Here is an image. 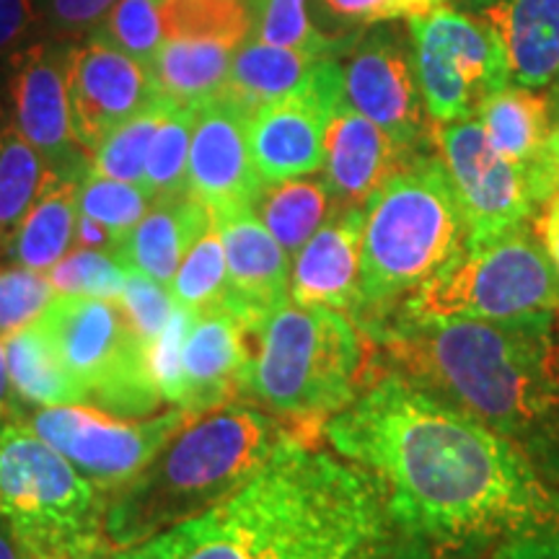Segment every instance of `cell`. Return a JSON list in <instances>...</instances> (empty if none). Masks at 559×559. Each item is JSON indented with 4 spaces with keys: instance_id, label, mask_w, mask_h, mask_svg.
<instances>
[{
    "instance_id": "obj_1",
    "label": "cell",
    "mask_w": 559,
    "mask_h": 559,
    "mask_svg": "<svg viewBox=\"0 0 559 559\" xmlns=\"http://www.w3.org/2000/svg\"><path fill=\"white\" fill-rule=\"evenodd\" d=\"M321 432L379 479L391 523L430 547L489 549L559 528V487L526 451L396 370L370 381Z\"/></svg>"
},
{
    "instance_id": "obj_2",
    "label": "cell",
    "mask_w": 559,
    "mask_h": 559,
    "mask_svg": "<svg viewBox=\"0 0 559 559\" xmlns=\"http://www.w3.org/2000/svg\"><path fill=\"white\" fill-rule=\"evenodd\" d=\"M396 373L513 440L559 487V340L555 313L432 319L370 332Z\"/></svg>"
},
{
    "instance_id": "obj_3",
    "label": "cell",
    "mask_w": 559,
    "mask_h": 559,
    "mask_svg": "<svg viewBox=\"0 0 559 559\" xmlns=\"http://www.w3.org/2000/svg\"><path fill=\"white\" fill-rule=\"evenodd\" d=\"M190 523L181 559H366L391 534L373 474L293 436L230 498Z\"/></svg>"
},
{
    "instance_id": "obj_4",
    "label": "cell",
    "mask_w": 559,
    "mask_h": 559,
    "mask_svg": "<svg viewBox=\"0 0 559 559\" xmlns=\"http://www.w3.org/2000/svg\"><path fill=\"white\" fill-rule=\"evenodd\" d=\"M293 436L319 432L239 402L192 415L138 477L104 498V534L115 547H130L205 513Z\"/></svg>"
},
{
    "instance_id": "obj_5",
    "label": "cell",
    "mask_w": 559,
    "mask_h": 559,
    "mask_svg": "<svg viewBox=\"0 0 559 559\" xmlns=\"http://www.w3.org/2000/svg\"><path fill=\"white\" fill-rule=\"evenodd\" d=\"M368 373L362 330L345 311L288 300L249 332L241 396L319 432L358 400Z\"/></svg>"
},
{
    "instance_id": "obj_6",
    "label": "cell",
    "mask_w": 559,
    "mask_h": 559,
    "mask_svg": "<svg viewBox=\"0 0 559 559\" xmlns=\"http://www.w3.org/2000/svg\"><path fill=\"white\" fill-rule=\"evenodd\" d=\"M464 239V218L443 158L412 153L366 202L355 324L362 332L381 324L404 293L417 290L459 254Z\"/></svg>"
},
{
    "instance_id": "obj_7",
    "label": "cell",
    "mask_w": 559,
    "mask_h": 559,
    "mask_svg": "<svg viewBox=\"0 0 559 559\" xmlns=\"http://www.w3.org/2000/svg\"><path fill=\"white\" fill-rule=\"evenodd\" d=\"M557 311L559 270L523 223L498 239L464 243L412 290L396 319H521Z\"/></svg>"
},
{
    "instance_id": "obj_8",
    "label": "cell",
    "mask_w": 559,
    "mask_h": 559,
    "mask_svg": "<svg viewBox=\"0 0 559 559\" xmlns=\"http://www.w3.org/2000/svg\"><path fill=\"white\" fill-rule=\"evenodd\" d=\"M37 321L88 404L120 417H148L164 404L151 379L148 345L117 300L60 296Z\"/></svg>"
},
{
    "instance_id": "obj_9",
    "label": "cell",
    "mask_w": 559,
    "mask_h": 559,
    "mask_svg": "<svg viewBox=\"0 0 559 559\" xmlns=\"http://www.w3.org/2000/svg\"><path fill=\"white\" fill-rule=\"evenodd\" d=\"M0 515L16 539L79 549L104 534V495L19 419L0 423Z\"/></svg>"
},
{
    "instance_id": "obj_10",
    "label": "cell",
    "mask_w": 559,
    "mask_h": 559,
    "mask_svg": "<svg viewBox=\"0 0 559 559\" xmlns=\"http://www.w3.org/2000/svg\"><path fill=\"white\" fill-rule=\"evenodd\" d=\"M412 58L432 122L472 120L492 91L513 83L500 34L472 13L440 9L409 19Z\"/></svg>"
},
{
    "instance_id": "obj_11",
    "label": "cell",
    "mask_w": 559,
    "mask_h": 559,
    "mask_svg": "<svg viewBox=\"0 0 559 559\" xmlns=\"http://www.w3.org/2000/svg\"><path fill=\"white\" fill-rule=\"evenodd\" d=\"M190 417L192 412L181 407L153 417H120L94 404H58L39 407L24 423L107 498L138 477Z\"/></svg>"
},
{
    "instance_id": "obj_12",
    "label": "cell",
    "mask_w": 559,
    "mask_h": 559,
    "mask_svg": "<svg viewBox=\"0 0 559 559\" xmlns=\"http://www.w3.org/2000/svg\"><path fill=\"white\" fill-rule=\"evenodd\" d=\"M73 41L41 37L5 60L11 122L39 153L47 171L81 185L91 156L73 135L68 107V66Z\"/></svg>"
},
{
    "instance_id": "obj_13",
    "label": "cell",
    "mask_w": 559,
    "mask_h": 559,
    "mask_svg": "<svg viewBox=\"0 0 559 559\" xmlns=\"http://www.w3.org/2000/svg\"><path fill=\"white\" fill-rule=\"evenodd\" d=\"M464 218V243H481L523 226L534 210L526 169L489 145L479 120L438 124L432 132Z\"/></svg>"
},
{
    "instance_id": "obj_14",
    "label": "cell",
    "mask_w": 559,
    "mask_h": 559,
    "mask_svg": "<svg viewBox=\"0 0 559 559\" xmlns=\"http://www.w3.org/2000/svg\"><path fill=\"white\" fill-rule=\"evenodd\" d=\"M342 102V66L337 55H326L304 88L249 117L251 158L264 185L309 177L324 166L326 124Z\"/></svg>"
},
{
    "instance_id": "obj_15",
    "label": "cell",
    "mask_w": 559,
    "mask_h": 559,
    "mask_svg": "<svg viewBox=\"0 0 559 559\" xmlns=\"http://www.w3.org/2000/svg\"><path fill=\"white\" fill-rule=\"evenodd\" d=\"M151 70L107 41L73 45L68 66V107L73 135L88 156L124 120L156 99Z\"/></svg>"
},
{
    "instance_id": "obj_16",
    "label": "cell",
    "mask_w": 559,
    "mask_h": 559,
    "mask_svg": "<svg viewBox=\"0 0 559 559\" xmlns=\"http://www.w3.org/2000/svg\"><path fill=\"white\" fill-rule=\"evenodd\" d=\"M342 79L349 107L386 130L402 148L423 151L432 135L425 120L415 58H409L394 34L381 29L353 45Z\"/></svg>"
},
{
    "instance_id": "obj_17",
    "label": "cell",
    "mask_w": 559,
    "mask_h": 559,
    "mask_svg": "<svg viewBox=\"0 0 559 559\" xmlns=\"http://www.w3.org/2000/svg\"><path fill=\"white\" fill-rule=\"evenodd\" d=\"M249 117L223 91L194 111L187 192L207 210L254 207L260 200L264 181L251 158Z\"/></svg>"
},
{
    "instance_id": "obj_18",
    "label": "cell",
    "mask_w": 559,
    "mask_h": 559,
    "mask_svg": "<svg viewBox=\"0 0 559 559\" xmlns=\"http://www.w3.org/2000/svg\"><path fill=\"white\" fill-rule=\"evenodd\" d=\"M226 251L228 288L223 306L254 330L290 300V262L254 207L210 210Z\"/></svg>"
},
{
    "instance_id": "obj_19",
    "label": "cell",
    "mask_w": 559,
    "mask_h": 559,
    "mask_svg": "<svg viewBox=\"0 0 559 559\" xmlns=\"http://www.w3.org/2000/svg\"><path fill=\"white\" fill-rule=\"evenodd\" d=\"M366 207H334L290 270V300L355 313L360 304V257Z\"/></svg>"
},
{
    "instance_id": "obj_20",
    "label": "cell",
    "mask_w": 559,
    "mask_h": 559,
    "mask_svg": "<svg viewBox=\"0 0 559 559\" xmlns=\"http://www.w3.org/2000/svg\"><path fill=\"white\" fill-rule=\"evenodd\" d=\"M412 153L386 130L353 109L347 99L334 109L324 135V181L337 207H366L383 181L402 169Z\"/></svg>"
},
{
    "instance_id": "obj_21",
    "label": "cell",
    "mask_w": 559,
    "mask_h": 559,
    "mask_svg": "<svg viewBox=\"0 0 559 559\" xmlns=\"http://www.w3.org/2000/svg\"><path fill=\"white\" fill-rule=\"evenodd\" d=\"M249 366V332L226 306L200 311L185 342L181 409L202 415L241 396Z\"/></svg>"
},
{
    "instance_id": "obj_22",
    "label": "cell",
    "mask_w": 559,
    "mask_h": 559,
    "mask_svg": "<svg viewBox=\"0 0 559 559\" xmlns=\"http://www.w3.org/2000/svg\"><path fill=\"white\" fill-rule=\"evenodd\" d=\"M508 50L515 86L551 88L559 75V0H464Z\"/></svg>"
},
{
    "instance_id": "obj_23",
    "label": "cell",
    "mask_w": 559,
    "mask_h": 559,
    "mask_svg": "<svg viewBox=\"0 0 559 559\" xmlns=\"http://www.w3.org/2000/svg\"><path fill=\"white\" fill-rule=\"evenodd\" d=\"M210 210L194 194L181 192L156 198L135 228L111 249L128 272H143L160 285H169L192 243L210 228Z\"/></svg>"
},
{
    "instance_id": "obj_24",
    "label": "cell",
    "mask_w": 559,
    "mask_h": 559,
    "mask_svg": "<svg viewBox=\"0 0 559 559\" xmlns=\"http://www.w3.org/2000/svg\"><path fill=\"white\" fill-rule=\"evenodd\" d=\"M321 58L326 55L247 39L234 52L223 94H228L249 115H254L264 104L285 99L304 88Z\"/></svg>"
},
{
    "instance_id": "obj_25",
    "label": "cell",
    "mask_w": 559,
    "mask_h": 559,
    "mask_svg": "<svg viewBox=\"0 0 559 559\" xmlns=\"http://www.w3.org/2000/svg\"><path fill=\"white\" fill-rule=\"evenodd\" d=\"M236 50L213 39H164L148 62L153 86L174 104L200 107L226 88Z\"/></svg>"
},
{
    "instance_id": "obj_26",
    "label": "cell",
    "mask_w": 559,
    "mask_h": 559,
    "mask_svg": "<svg viewBox=\"0 0 559 559\" xmlns=\"http://www.w3.org/2000/svg\"><path fill=\"white\" fill-rule=\"evenodd\" d=\"M477 115L489 145L510 164H519L523 169L534 164L555 130L549 96L536 94L534 88L513 86V83L487 94Z\"/></svg>"
},
{
    "instance_id": "obj_27",
    "label": "cell",
    "mask_w": 559,
    "mask_h": 559,
    "mask_svg": "<svg viewBox=\"0 0 559 559\" xmlns=\"http://www.w3.org/2000/svg\"><path fill=\"white\" fill-rule=\"evenodd\" d=\"M5 362L11 386L24 404L58 407V404H88L66 362L55 349L50 334L37 319L21 330L5 334Z\"/></svg>"
},
{
    "instance_id": "obj_28",
    "label": "cell",
    "mask_w": 559,
    "mask_h": 559,
    "mask_svg": "<svg viewBox=\"0 0 559 559\" xmlns=\"http://www.w3.org/2000/svg\"><path fill=\"white\" fill-rule=\"evenodd\" d=\"M75 210H79V185L52 177L45 181L29 213L19 223L5 257L19 267L45 272L68 254L73 243Z\"/></svg>"
},
{
    "instance_id": "obj_29",
    "label": "cell",
    "mask_w": 559,
    "mask_h": 559,
    "mask_svg": "<svg viewBox=\"0 0 559 559\" xmlns=\"http://www.w3.org/2000/svg\"><path fill=\"white\" fill-rule=\"evenodd\" d=\"M334 207L337 205L330 185L324 179L304 177L264 185L260 200L254 202V213L288 257L298 254V249L317 234Z\"/></svg>"
},
{
    "instance_id": "obj_30",
    "label": "cell",
    "mask_w": 559,
    "mask_h": 559,
    "mask_svg": "<svg viewBox=\"0 0 559 559\" xmlns=\"http://www.w3.org/2000/svg\"><path fill=\"white\" fill-rule=\"evenodd\" d=\"M47 179L50 171L45 160L0 107V257H5L19 223L29 213Z\"/></svg>"
},
{
    "instance_id": "obj_31",
    "label": "cell",
    "mask_w": 559,
    "mask_h": 559,
    "mask_svg": "<svg viewBox=\"0 0 559 559\" xmlns=\"http://www.w3.org/2000/svg\"><path fill=\"white\" fill-rule=\"evenodd\" d=\"M166 39H213L241 47L251 37L249 0H160Z\"/></svg>"
},
{
    "instance_id": "obj_32",
    "label": "cell",
    "mask_w": 559,
    "mask_h": 559,
    "mask_svg": "<svg viewBox=\"0 0 559 559\" xmlns=\"http://www.w3.org/2000/svg\"><path fill=\"white\" fill-rule=\"evenodd\" d=\"M306 3L309 0H249L251 39L319 55H340L349 45H355L358 34L330 37V34L321 32L311 21Z\"/></svg>"
},
{
    "instance_id": "obj_33",
    "label": "cell",
    "mask_w": 559,
    "mask_h": 559,
    "mask_svg": "<svg viewBox=\"0 0 559 559\" xmlns=\"http://www.w3.org/2000/svg\"><path fill=\"white\" fill-rule=\"evenodd\" d=\"M169 104V99L158 94L148 107H143L130 120H124L120 128L111 130L91 156V174L143 187L145 156H148L151 140L156 135Z\"/></svg>"
},
{
    "instance_id": "obj_34",
    "label": "cell",
    "mask_w": 559,
    "mask_h": 559,
    "mask_svg": "<svg viewBox=\"0 0 559 559\" xmlns=\"http://www.w3.org/2000/svg\"><path fill=\"white\" fill-rule=\"evenodd\" d=\"M194 111H198V107H185V104L171 102L156 135L151 140L148 156H145L143 190L153 200L187 192Z\"/></svg>"
},
{
    "instance_id": "obj_35",
    "label": "cell",
    "mask_w": 559,
    "mask_h": 559,
    "mask_svg": "<svg viewBox=\"0 0 559 559\" xmlns=\"http://www.w3.org/2000/svg\"><path fill=\"white\" fill-rule=\"evenodd\" d=\"M226 288V251H223L218 228H215V223H210V228L192 243V249L181 260L177 275L169 283V293L174 304L181 306V309L200 313L223 306Z\"/></svg>"
},
{
    "instance_id": "obj_36",
    "label": "cell",
    "mask_w": 559,
    "mask_h": 559,
    "mask_svg": "<svg viewBox=\"0 0 559 559\" xmlns=\"http://www.w3.org/2000/svg\"><path fill=\"white\" fill-rule=\"evenodd\" d=\"M151 202L153 198L143 187L91 171L79 185V213L109 228L115 241H122L135 228V223L148 213Z\"/></svg>"
},
{
    "instance_id": "obj_37",
    "label": "cell",
    "mask_w": 559,
    "mask_h": 559,
    "mask_svg": "<svg viewBox=\"0 0 559 559\" xmlns=\"http://www.w3.org/2000/svg\"><path fill=\"white\" fill-rule=\"evenodd\" d=\"M47 277H50L52 290L60 296L117 300L122 296L128 270L115 260L111 251L75 247L52 264Z\"/></svg>"
},
{
    "instance_id": "obj_38",
    "label": "cell",
    "mask_w": 559,
    "mask_h": 559,
    "mask_svg": "<svg viewBox=\"0 0 559 559\" xmlns=\"http://www.w3.org/2000/svg\"><path fill=\"white\" fill-rule=\"evenodd\" d=\"M158 5L160 0H117L91 37L107 41L115 50L148 66L166 39Z\"/></svg>"
},
{
    "instance_id": "obj_39",
    "label": "cell",
    "mask_w": 559,
    "mask_h": 559,
    "mask_svg": "<svg viewBox=\"0 0 559 559\" xmlns=\"http://www.w3.org/2000/svg\"><path fill=\"white\" fill-rule=\"evenodd\" d=\"M194 317L198 313L174 306L164 332L148 345V370L151 379L156 383L164 404L181 407L185 400V370H181V355H185V342L190 334Z\"/></svg>"
},
{
    "instance_id": "obj_40",
    "label": "cell",
    "mask_w": 559,
    "mask_h": 559,
    "mask_svg": "<svg viewBox=\"0 0 559 559\" xmlns=\"http://www.w3.org/2000/svg\"><path fill=\"white\" fill-rule=\"evenodd\" d=\"M50 277L19 267L0 270V334H11L41 317L52 300Z\"/></svg>"
},
{
    "instance_id": "obj_41",
    "label": "cell",
    "mask_w": 559,
    "mask_h": 559,
    "mask_svg": "<svg viewBox=\"0 0 559 559\" xmlns=\"http://www.w3.org/2000/svg\"><path fill=\"white\" fill-rule=\"evenodd\" d=\"M117 304H120L132 332H135L145 345H151V342L164 332L166 321H169L174 306H177L171 293L166 290V285L156 283V280L143 275V272H128L122 296L117 298Z\"/></svg>"
},
{
    "instance_id": "obj_42",
    "label": "cell",
    "mask_w": 559,
    "mask_h": 559,
    "mask_svg": "<svg viewBox=\"0 0 559 559\" xmlns=\"http://www.w3.org/2000/svg\"><path fill=\"white\" fill-rule=\"evenodd\" d=\"M117 0H34L45 37L81 41L102 26Z\"/></svg>"
},
{
    "instance_id": "obj_43",
    "label": "cell",
    "mask_w": 559,
    "mask_h": 559,
    "mask_svg": "<svg viewBox=\"0 0 559 559\" xmlns=\"http://www.w3.org/2000/svg\"><path fill=\"white\" fill-rule=\"evenodd\" d=\"M330 19L349 26L379 24V21L415 19L445 5V0H319Z\"/></svg>"
},
{
    "instance_id": "obj_44",
    "label": "cell",
    "mask_w": 559,
    "mask_h": 559,
    "mask_svg": "<svg viewBox=\"0 0 559 559\" xmlns=\"http://www.w3.org/2000/svg\"><path fill=\"white\" fill-rule=\"evenodd\" d=\"M39 13L34 0H0V60L39 39Z\"/></svg>"
},
{
    "instance_id": "obj_45",
    "label": "cell",
    "mask_w": 559,
    "mask_h": 559,
    "mask_svg": "<svg viewBox=\"0 0 559 559\" xmlns=\"http://www.w3.org/2000/svg\"><path fill=\"white\" fill-rule=\"evenodd\" d=\"M190 547V523H179L151 539L130 544V547H115L102 559H181Z\"/></svg>"
},
{
    "instance_id": "obj_46",
    "label": "cell",
    "mask_w": 559,
    "mask_h": 559,
    "mask_svg": "<svg viewBox=\"0 0 559 559\" xmlns=\"http://www.w3.org/2000/svg\"><path fill=\"white\" fill-rule=\"evenodd\" d=\"M485 559H559V528L513 536L489 547Z\"/></svg>"
},
{
    "instance_id": "obj_47",
    "label": "cell",
    "mask_w": 559,
    "mask_h": 559,
    "mask_svg": "<svg viewBox=\"0 0 559 559\" xmlns=\"http://www.w3.org/2000/svg\"><path fill=\"white\" fill-rule=\"evenodd\" d=\"M526 177L536 202H544L551 192L559 190V128L551 130L547 145L534 164L526 166Z\"/></svg>"
},
{
    "instance_id": "obj_48",
    "label": "cell",
    "mask_w": 559,
    "mask_h": 559,
    "mask_svg": "<svg viewBox=\"0 0 559 559\" xmlns=\"http://www.w3.org/2000/svg\"><path fill=\"white\" fill-rule=\"evenodd\" d=\"M430 544L425 539H419V536H412V534H404V531H400V536H386L379 547H376L373 551L366 559H425L430 557Z\"/></svg>"
},
{
    "instance_id": "obj_49",
    "label": "cell",
    "mask_w": 559,
    "mask_h": 559,
    "mask_svg": "<svg viewBox=\"0 0 559 559\" xmlns=\"http://www.w3.org/2000/svg\"><path fill=\"white\" fill-rule=\"evenodd\" d=\"M536 234L551 264L559 270V190H555L544 200L542 215L536 218Z\"/></svg>"
},
{
    "instance_id": "obj_50",
    "label": "cell",
    "mask_w": 559,
    "mask_h": 559,
    "mask_svg": "<svg viewBox=\"0 0 559 559\" xmlns=\"http://www.w3.org/2000/svg\"><path fill=\"white\" fill-rule=\"evenodd\" d=\"M75 247L81 249H102V251H111L115 249V236L109 234V228H104L99 221L88 218V215L79 213L75 215V230H73Z\"/></svg>"
},
{
    "instance_id": "obj_51",
    "label": "cell",
    "mask_w": 559,
    "mask_h": 559,
    "mask_svg": "<svg viewBox=\"0 0 559 559\" xmlns=\"http://www.w3.org/2000/svg\"><path fill=\"white\" fill-rule=\"evenodd\" d=\"M24 559H75L73 549L68 544L60 542H39V539H26L19 542Z\"/></svg>"
},
{
    "instance_id": "obj_52",
    "label": "cell",
    "mask_w": 559,
    "mask_h": 559,
    "mask_svg": "<svg viewBox=\"0 0 559 559\" xmlns=\"http://www.w3.org/2000/svg\"><path fill=\"white\" fill-rule=\"evenodd\" d=\"M11 376H9V362H5V345L0 340V423L5 419H19V407L13 404L11 394Z\"/></svg>"
},
{
    "instance_id": "obj_53",
    "label": "cell",
    "mask_w": 559,
    "mask_h": 559,
    "mask_svg": "<svg viewBox=\"0 0 559 559\" xmlns=\"http://www.w3.org/2000/svg\"><path fill=\"white\" fill-rule=\"evenodd\" d=\"M0 559H24L16 531H13L11 521L5 515H0Z\"/></svg>"
},
{
    "instance_id": "obj_54",
    "label": "cell",
    "mask_w": 559,
    "mask_h": 559,
    "mask_svg": "<svg viewBox=\"0 0 559 559\" xmlns=\"http://www.w3.org/2000/svg\"><path fill=\"white\" fill-rule=\"evenodd\" d=\"M551 86H555V91H551V96H549V109H551V124H555V128H559V75H557V81L551 83Z\"/></svg>"
},
{
    "instance_id": "obj_55",
    "label": "cell",
    "mask_w": 559,
    "mask_h": 559,
    "mask_svg": "<svg viewBox=\"0 0 559 559\" xmlns=\"http://www.w3.org/2000/svg\"><path fill=\"white\" fill-rule=\"evenodd\" d=\"M557 340H559V321H557Z\"/></svg>"
},
{
    "instance_id": "obj_56",
    "label": "cell",
    "mask_w": 559,
    "mask_h": 559,
    "mask_svg": "<svg viewBox=\"0 0 559 559\" xmlns=\"http://www.w3.org/2000/svg\"><path fill=\"white\" fill-rule=\"evenodd\" d=\"M425 559H432V555H430V557H425Z\"/></svg>"
}]
</instances>
